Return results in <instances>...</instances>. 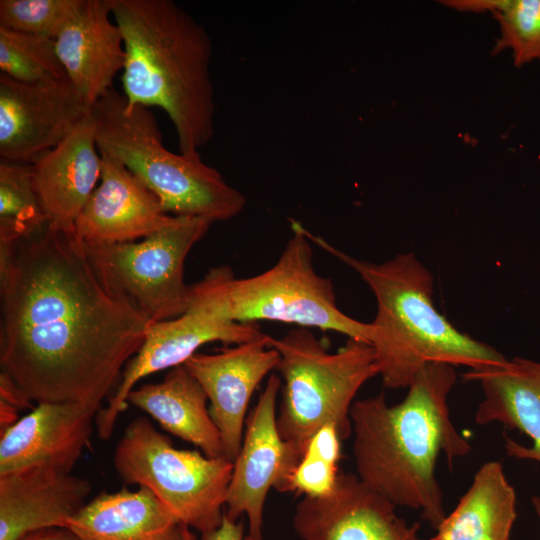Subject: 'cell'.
I'll return each mask as SVG.
<instances>
[{"mask_svg":"<svg viewBox=\"0 0 540 540\" xmlns=\"http://www.w3.org/2000/svg\"><path fill=\"white\" fill-rule=\"evenodd\" d=\"M0 368L37 403L99 412L151 320L110 293L75 231L40 230L0 245Z\"/></svg>","mask_w":540,"mask_h":540,"instance_id":"obj_1","label":"cell"},{"mask_svg":"<svg viewBox=\"0 0 540 540\" xmlns=\"http://www.w3.org/2000/svg\"><path fill=\"white\" fill-rule=\"evenodd\" d=\"M455 384L453 366L431 363L400 403L388 405L382 392L355 400L350 411L358 478L396 507L420 511L434 529L446 517L437 459L444 455L451 466L471 451L450 417L448 397Z\"/></svg>","mask_w":540,"mask_h":540,"instance_id":"obj_2","label":"cell"},{"mask_svg":"<svg viewBox=\"0 0 540 540\" xmlns=\"http://www.w3.org/2000/svg\"><path fill=\"white\" fill-rule=\"evenodd\" d=\"M109 4L124 40L127 103L164 110L175 127L180 153L200 154L215 131L207 30L172 0Z\"/></svg>","mask_w":540,"mask_h":540,"instance_id":"obj_3","label":"cell"},{"mask_svg":"<svg viewBox=\"0 0 540 540\" xmlns=\"http://www.w3.org/2000/svg\"><path fill=\"white\" fill-rule=\"evenodd\" d=\"M312 243L352 268L375 296L371 322L378 375L386 388H408L428 364L476 369L507 358L492 346L459 331L433 302L434 277L413 253L382 263L354 258L305 228Z\"/></svg>","mask_w":540,"mask_h":540,"instance_id":"obj_4","label":"cell"},{"mask_svg":"<svg viewBox=\"0 0 540 540\" xmlns=\"http://www.w3.org/2000/svg\"><path fill=\"white\" fill-rule=\"evenodd\" d=\"M291 229L292 236L268 270L238 278L229 266H219L189 285L187 310L238 323L267 320L313 327L370 344L372 324L339 309L332 281L314 269L305 227L291 221Z\"/></svg>","mask_w":540,"mask_h":540,"instance_id":"obj_5","label":"cell"},{"mask_svg":"<svg viewBox=\"0 0 540 540\" xmlns=\"http://www.w3.org/2000/svg\"><path fill=\"white\" fill-rule=\"evenodd\" d=\"M90 111L99 153L128 168L158 197L168 214L213 223L230 220L245 207L244 194L203 162L200 154H176L163 145L150 108L129 105L113 88Z\"/></svg>","mask_w":540,"mask_h":540,"instance_id":"obj_6","label":"cell"},{"mask_svg":"<svg viewBox=\"0 0 540 540\" xmlns=\"http://www.w3.org/2000/svg\"><path fill=\"white\" fill-rule=\"evenodd\" d=\"M280 355L276 369L283 380L277 415L280 436L301 457L309 439L333 425L342 441L352 434L350 411L360 388L378 375L373 347L348 338L336 352L308 328L297 327L281 338L270 336Z\"/></svg>","mask_w":540,"mask_h":540,"instance_id":"obj_7","label":"cell"},{"mask_svg":"<svg viewBox=\"0 0 540 540\" xmlns=\"http://www.w3.org/2000/svg\"><path fill=\"white\" fill-rule=\"evenodd\" d=\"M126 485L149 490L183 525L200 534L220 526L233 462L176 448L146 416L133 419L113 453Z\"/></svg>","mask_w":540,"mask_h":540,"instance_id":"obj_8","label":"cell"},{"mask_svg":"<svg viewBox=\"0 0 540 540\" xmlns=\"http://www.w3.org/2000/svg\"><path fill=\"white\" fill-rule=\"evenodd\" d=\"M211 224L201 217L175 216L171 224L140 241L83 244L103 286L158 322L187 311L184 262Z\"/></svg>","mask_w":540,"mask_h":540,"instance_id":"obj_9","label":"cell"},{"mask_svg":"<svg viewBox=\"0 0 540 540\" xmlns=\"http://www.w3.org/2000/svg\"><path fill=\"white\" fill-rule=\"evenodd\" d=\"M89 111L68 77L23 83L1 73V159L32 164L60 144Z\"/></svg>","mask_w":540,"mask_h":540,"instance_id":"obj_10","label":"cell"},{"mask_svg":"<svg viewBox=\"0 0 540 540\" xmlns=\"http://www.w3.org/2000/svg\"><path fill=\"white\" fill-rule=\"evenodd\" d=\"M280 388L281 379L272 374L247 419L225 499V515L232 521L245 515L246 535L251 538L263 537L268 492L277 487L301 458L282 439L277 428L276 404Z\"/></svg>","mask_w":540,"mask_h":540,"instance_id":"obj_11","label":"cell"},{"mask_svg":"<svg viewBox=\"0 0 540 540\" xmlns=\"http://www.w3.org/2000/svg\"><path fill=\"white\" fill-rule=\"evenodd\" d=\"M263 334L258 323H238L187 310L169 320L151 322L138 352L126 364L121 381L96 416V429L108 440L127 407L128 394L138 381L153 373L183 365L197 350L212 342L241 344Z\"/></svg>","mask_w":540,"mask_h":540,"instance_id":"obj_12","label":"cell"},{"mask_svg":"<svg viewBox=\"0 0 540 540\" xmlns=\"http://www.w3.org/2000/svg\"><path fill=\"white\" fill-rule=\"evenodd\" d=\"M270 336L217 353H196L183 365L205 391L210 415L220 433L224 457L234 462L242 445L250 399L260 382L276 369L280 355Z\"/></svg>","mask_w":540,"mask_h":540,"instance_id":"obj_13","label":"cell"},{"mask_svg":"<svg viewBox=\"0 0 540 540\" xmlns=\"http://www.w3.org/2000/svg\"><path fill=\"white\" fill-rule=\"evenodd\" d=\"M292 525L301 540H425L418 522L408 524L353 473L339 474L326 496L303 497Z\"/></svg>","mask_w":540,"mask_h":540,"instance_id":"obj_14","label":"cell"},{"mask_svg":"<svg viewBox=\"0 0 540 540\" xmlns=\"http://www.w3.org/2000/svg\"><path fill=\"white\" fill-rule=\"evenodd\" d=\"M97 411L74 403H37L0 432V475L32 468L64 473L89 445Z\"/></svg>","mask_w":540,"mask_h":540,"instance_id":"obj_15","label":"cell"},{"mask_svg":"<svg viewBox=\"0 0 540 540\" xmlns=\"http://www.w3.org/2000/svg\"><path fill=\"white\" fill-rule=\"evenodd\" d=\"M101 155L100 184L75 223V232L86 245L134 242L171 224L158 197L128 168Z\"/></svg>","mask_w":540,"mask_h":540,"instance_id":"obj_16","label":"cell"},{"mask_svg":"<svg viewBox=\"0 0 540 540\" xmlns=\"http://www.w3.org/2000/svg\"><path fill=\"white\" fill-rule=\"evenodd\" d=\"M33 184L51 228L75 231V223L101 177V155L91 111L55 148L33 163Z\"/></svg>","mask_w":540,"mask_h":540,"instance_id":"obj_17","label":"cell"},{"mask_svg":"<svg viewBox=\"0 0 540 540\" xmlns=\"http://www.w3.org/2000/svg\"><path fill=\"white\" fill-rule=\"evenodd\" d=\"M91 490L85 478L48 468L0 475V540L66 528L88 502Z\"/></svg>","mask_w":540,"mask_h":540,"instance_id":"obj_18","label":"cell"},{"mask_svg":"<svg viewBox=\"0 0 540 540\" xmlns=\"http://www.w3.org/2000/svg\"><path fill=\"white\" fill-rule=\"evenodd\" d=\"M55 42L68 79L91 109L113 89L114 78L126 60L122 32L109 0H84Z\"/></svg>","mask_w":540,"mask_h":540,"instance_id":"obj_19","label":"cell"},{"mask_svg":"<svg viewBox=\"0 0 540 540\" xmlns=\"http://www.w3.org/2000/svg\"><path fill=\"white\" fill-rule=\"evenodd\" d=\"M464 378L478 382L483 399L475 412V422H498L532 439L527 447L507 435L508 456L540 462V362L514 357L501 363L469 369Z\"/></svg>","mask_w":540,"mask_h":540,"instance_id":"obj_20","label":"cell"},{"mask_svg":"<svg viewBox=\"0 0 540 540\" xmlns=\"http://www.w3.org/2000/svg\"><path fill=\"white\" fill-rule=\"evenodd\" d=\"M66 528L79 540H186V526L143 487L99 493Z\"/></svg>","mask_w":540,"mask_h":540,"instance_id":"obj_21","label":"cell"},{"mask_svg":"<svg viewBox=\"0 0 540 540\" xmlns=\"http://www.w3.org/2000/svg\"><path fill=\"white\" fill-rule=\"evenodd\" d=\"M127 402L206 456L224 457L221 436L207 406V395L184 365L170 369L161 382L134 388Z\"/></svg>","mask_w":540,"mask_h":540,"instance_id":"obj_22","label":"cell"},{"mask_svg":"<svg viewBox=\"0 0 540 540\" xmlns=\"http://www.w3.org/2000/svg\"><path fill=\"white\" fill-rule=\"evenodd\" d=\"M516 493L498 461L485 462L430 540H510Z\"/></svg>","mask_w":540,"mask_h":540,"instance_id":"obj_23","label":"cell"},{"mask_svg":"<svg viewBox=\"0 0 540 540\" xmlns=\"http://www.w3.org/2000/svg\"><path fill=\"white\" fill-rule=\"evenodd\" d=\"M445 5L460 11H491L500 26L493 49H511L518 67L540 60V0H449Z\"/></svg>","mask_w":540,"mask_h":540,"instance_id":"obj_24","label":"cell"},{"mask_svg":"<svg viewBox=\"0 0 540 540\" xmlns=\"http://www.w3.org/2000/svg\"><path fill=\"white\" fill-rule=\"evenodd\" d=\"M48 224L33 184L32 164L0 162V245Z\"/></svg>","mask_w":540,"mask_h":540,"instance_id":"obj_25","label":"cell"},{"mask_svg":"<svg viewBox=\"0 0 540 540\" xmlns=\"http://www.w3.org/2000/svg\"><path fill=\"white\" fill-rule=\"evenodd\" d=\"M342 439L333 425L321 427L308 441L296 466L275 488L303 497H322L334 488L338 478Z\"/></svg>","mask_w":540,"mask_h":540,"instance_id":"obj_26","label":"cell"},{"mask_svg":"<svg viewBox=\"0 0 540 540\" xmlns=\"http://www.w3.org/2000/svg\"><path fill=\"white\" fill-rule=\"evenodd\" d=\"M0 70L23 83L67 77L54 39L21 33L0 26Z\"/></svg>","mask_w":540,"mask_h":540,"instance_id":"obj_27","label":"cell"},{"mask_svg":"<svg viewBox=\"0 0 540 540\" xmlns=\"http://www.w3.org/2000/svg\"><path fill=\"white\" fill-rule=\"evenodd\" d=\"M84 0H1L0 26L56 40Z\"/></svg>","mask_w":540,"mask_h":540,"instance_id":"obj_28","label":"cell"},{"mask_svg":"<svg viewBox=\"0 0 540 540\" xmlns=\"http://www.w3.org/2000/svg\"><path fill=\"white\" fill-rule=\"evenodd\" d=\"M245 536L243 521H232L224 513L220 526L201 534L200 540H245Z\"/></svg>","mask_w":540,"mask_h":540,"instance_id":"obj_29","label":"cell"},{"mask_svg":"<svg viewBox=\"0 0 540 540\" xmlns=\"http://www.w3.org/2000/svg\"><path fill=\"white\" fill-rule=\"evenodd\" d=\"M0 400L13 405L19 410L33 408L32 402L4 373H0Z\"/></svg>","mask_w":540,"mask_h":540,"instance_id":"obj_30","label":"cell"},{"mask_svg":"<svg viewBox=\"0 0 540 540\" xmlns=\"http://www.w3.org/2000/svg\"><path fill=\"white\" fill-rule=\"evenodd\" d=\"M20 540H79L68 528H48L30 533Z\"/></svg>","mask_w":540,"mask_h":540,"instance_id":"obj_31","label":"cell"},{"mask_svg":"<svg viewBox=\"0 0 540 540\" xmlns=\"http://www.w3.org/2000/svg\"><path fill=\"white\" fill-rule=\"evenodd\" d=\"M18 411L13 405L0 400V431H4L19 420Z\"/></svg>","mask_w":540,"mask_h":540,"instance_id":"obj_32","label":"cell"},{"mask_svg":"<svg viewBox=\"0 0 540 540\" xmlns=\"http://www.w3.org/2000/svg\"><path fill=\"white\" fill-rule=\"evenodd\" d=\"M532 505L540 521V497L532 496L531 498Z\"/></svg>","mask_w":540,"mask_h":540,"instance_id":"obj_33","label":"cell"},{"mask_svg":"<svg viewBox=\"0 0 540 540\" xmlns=\"http://www.w3.org/2000/svg\"><path fill=\"white\" fill-rule=\"evenodd\" d=\"M185 537H186V540H197L195 534L187 526H186V529H185Z\"/></svg>","mask_w":540,"mask_h":540,"instance_id":"obj_34","label":"cell"},{"mask_svg":"<svg viewBox=\"0 0 540 540\" xmlns=\"http://www.w3.org/2000/svg\"><path fill=\"white\" fill-rule=\"evenodd\" d=\"M245 540H264V538H263V537H259V538H251V537H249V536L246 535V536H245Z\"/></svg>","mask_w":540,"mask_h":540,"instance_id":"obj_35","label":"cell"}]
</instances>
